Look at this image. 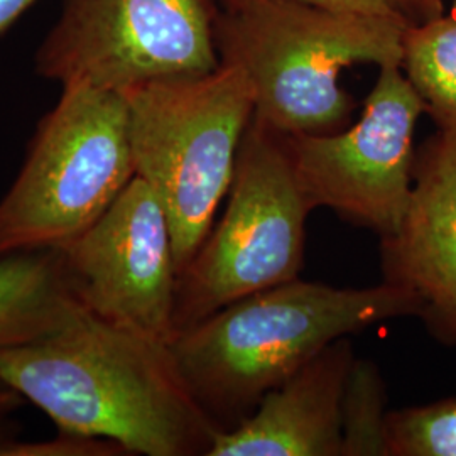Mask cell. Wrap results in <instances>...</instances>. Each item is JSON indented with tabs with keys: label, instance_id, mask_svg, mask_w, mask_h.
<instances>
[{
	"label": "cell",
	"instance_id": "obj_1",
	"mask_svg": "<svg viewBox=\"0 0 456 456\" xmlns=\"http://www.w3.org/2000/svg\"><path fill=\"white\" fill-rule=\"evenodd\" d=\"M0 384L58 431L112 441L126 453L208 456L218 433L169 343L88 310L41 342L0 350Z\"/></svg>",
	"mask_w": 456,
	"mask_h": 456
},
{
	"label": "cell",
	"instance_id": "obj_2",
	"mask_svg": "<svg viewBox=\"0 0 456 456\" xmlns=\"http://www.w3.org/2000/svg\"><path fill=\"white\" fill-rule=\"evenodd\" d=\"M406 316L416 318L412 296L386 281L337 288L296 277L230 303L169 346L200 408L228 431L330 343Z\"/></svg>",
	"mask_w": 456,
	"mask_h": 456
},
{
	"label": "cell",
	"instance_id": "obj_3",
	"mask_svg": "<svg viewBox=\"0 0 456 456\" xmlns=\"http://www.w3.org/2000/svg\"><path fill=\"white\" fill-rule=\"evenodd\" d=\"M408 28L305 0H242L220 9L215 45L222 63L244 69L257 120L288 135H320L348 127L357 109L340 71L355 63L401 66Z\"/></svg>",
	"mask_w": 456,
	"mask_h": 456
},
{
	"label": "cell",
	"instance_id": "obj_4",
	"mask_svg": "<svg viewBox=\"0 0 456 456\" xmlns=\"http://www.w3.org/2000/svg\"><path fill=\"white\" fill-rule=\"evenodd\" d=\"M124 97L135 176L167 215L180 276L227 198L254 90L242 68L220 61L207 75L147 83Z\"/></svg>",
	"mask_w": 456,
	"mask_h": 456
},
{
	"label": "cell",
	"instance_id": "obj_5",
	"mask_svg": "<svg viewBox=\"0 0 456 456\" xmlns=\"http://www.w3.org/2000/svg\"><path fill=\"white\" fill-rule=\"evenodd\" d=\"M134 176L126 97L86 85L63 86L0 200V259L69 244Z\"/></svg>",
	"mask_w": 456,
	"mask_h": 456
},
{
	"label": "cell",
	"instance_id": "obj_6",
	"mask_svg": "<svg viewBox=\"0 0 456 456\" xmlns=\"http://www.w3.org/2000/svg\"><path fill=\"white\" fill-rule=\"evenodd\" d=\"M227 198L222 218L178 276L176 333L240 297L293 281L303 269L313 208L286 134L252 117Z\"/></svg>",
	"mask_w": 456,
	"mask_h": 456
},
{
	"label": "cell",
	"instance_id": "obj_7",
	"mask_svg": "<svg viewBox=\"0 0 456 456\" xmlns=\"http://www.w3.org/2000/svg\"><path fill=\"white\" fill-rule=\"evenodd\" d=\"M216 0H65L34 56L39 77L127 94L220 65Z\"/></svg>",
	"mask_w": 456,
	"mask_h": 456
},
{
	"label": "cell",
	"instance_id": "obj_8",
	"mask_svg": "<svg viewBox=\"0 0 456 456\" xmlns=\"http://www.w3.org/2000/svg\"><path fill=\"white\" fill-rule=\"evenodd\" d=\"M424 114L401 66L380 68L359 122L335 134H286L311 208H328L380 239L408 212L414 183V129Z\"/></svg>",
	"mask_w": 456,
	"mask_h": 456
},
{
	"label": "cell",
	"instance_id": "obj_9",
	"mask_svg": "<svg viewBox=\"0 0 456 456\" xmlns=\"http://www.w3.org/2000/svg\"><path fill=\"white\" fill-rule=\"evenodd\" d=\"M60 250L86 310L161 342L175 338L178 271L173 235L146 181L134 176L110 208Z\"/></svg>",
	"mask_w": 456,
	"mask_h": 456
},
{
	"label": "cell",
	"instance_id": "obj_10",
	"mask_svg": "<svg viewBox=\"0 0 456 456\" xmlns=\"http://www.w3.org/2000/svg\"><path fill=\"white\" fill-rule=\"evenodd\" d=\"M412 176L408 212L380 239L382 281L411 294L431 337L456 348V134L428 137Z\"/></svg>",
	"mask_w": 456,
	"mask_h": 456
},
{
	"label": "cell",
	"instance_id": "obj_11",
	"mask_svg": "<svg viewBox=\"0 0 456 456\" xmlns=\"http://www.w3.org/2000/svg\"><path fill=\"white\" fill-rule=\"evenodd\" d=\"M355 360L350 337L265 392L256 411L215 435L208 456H342V399Z\"/></svg>",
	"mask_w": 456,
	"mask_h": 456
},
{
	"label": "cell",
	"instance_id": "obj_12",
	"mask_svg": "<svg viewBox=\"0 0 456 456\" xmlns=\"http://www.w3.org/2000/svg\"><path fill=\"white\" fill-rule=\"evenodd\" d=\"M83 310L60 248L0 259V350L41 342Z\"/></svg>",
	"mask_w": 456,
	"mask_h": 456
},
{
	"label": "cell",
	"instance_id": "obj_13",
	"mask_svg": "<svg viewBox=\"0 0 456 456\" xmlns=\"http://www.w3.org/2000/svg\"><path fill=\"white\" fill-rule=\"evenodd\" d=\"M401 69L438 131L456 134L455 17L443 14L408 28Z\"/></svg>",
	"mask_w": 456,
	"mask_h": 456
},
{
	"label": "cell",
	"instance_id": "obj_14",
	"mask_svg": "<svg viewBox=\"0 0 456 456\" xmlns=\"http://www.w3.org/2000/svg\"><path fill=\"white\" fill-rule=\"evenodd\" d=\"M387 386L374 360H354L342 399V456H387Z\"/></svg>",
	"mask_w": 456,
	"mask_h": 456
},
{
	"label": "cell",
	"instance_id": "obj_15",
	"mask_svg": "<svg viewBox=\"0 0 456 456\" xmlns=\"http://www.w3.org/2000/svg\"><path fill=\"white\" fill-rule=\"evenodd\" d=\"M387 456H456V397L389 411Z\"/></svg>",
	"mask_w": 456,
	"mask_h": 456
},
{
	"label": "cell",
	"instance_id": "obj_16",
	"mask_svg": "<svg viewBox=\"0 0 456 456\" xmlns=\"http://www.w3.org/2000/svg\"><path fill=\"white\" fill-rule=\"evenodd\" d=\"M220 9L232 7L242 0H216ZM335 11L359 12L369 16L389 17L409 28L419 26L444 14L443 0H305Z\"/></svg>",
	"mask_w": 456,
	"mask_h": 456
},
{
	"label": "cell",
	"instance_id": "obj_17",
	"mask_svg": "<svg viewBox=\"0 0 456 456\" xmlns=\"http://www.w3.org/2000/svg\"><path fill=\"white\" fill-rule=\"evenodd\" d=\"M124 453L126 452L112 441L60 431V436L54 440L41 443L17 440L9 456H115Z\"/></svg>",
	"mask_w": 456,
	"mask_h": 456
},
{
	"label": "cell",
	"instance_id": "obj_18",
	"mask_svg": "<svg viewBox=\"0 0 456 456\" xmlns=\"http://www.w3.org/2000/svg\"><path fill=\"white\" fill-rule=\"evenodd\" d=\"M36 0H0V34L7 31Z\"/></svg>",
	"mask_w": 456,
	"mask_h": 456
},
{
	"label": "cell",
	"instance_id": "obj_19",
	"mask_svg": "<svg viewBox=\"0 0 456 456\" xmlns=\"http://www.w3.org/2000/svg\"><path fill=\"white\" fill-rule=\"evenodd\" d=\"M24 403H26V399L22 395L9 389L7 386L0 384V419L16 412L17 409L20 408Z\"/></svg>",
	"mask_w": 456,
	"mask_h": 456
},
{
	"label": "cell",
	"instance_id": "obj_20",
	"mask_svg": "<svg viewBox=\"0 0 456 456\" xmlns=\"http://www.w3.org/2000/svg\"><path fill=\"white\" fill-rule=\"evenodd\" d=\"M7 418L0 419V456L9 455L12 443L17 440L12 426L5 421Z\"/></svg>",
	"mask_w": 456,
	"mask_h": 456
},
{
	"label": "cell",
	"instance_id": "obj_21",
	"mask_svg": "<svg viewBox=\"0 0 456 456\" xmlns=\"http://www.w3.org/2000/svg\"><path fill=\"white\" fill-rule=\"evenodd\" d=\"M452 17H455L456 19V0H453V5H452V14H450Z\"/></svg>",
	"mask_w": 456,
	"mask_h": 456
}]
</instances>
